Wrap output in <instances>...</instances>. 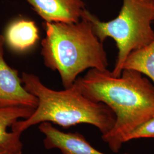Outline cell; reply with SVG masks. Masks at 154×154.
<instances>
[{"mask_svg":"<svg viewBox=\"0 0 154 154\" xmlns=\"http://www.w3.org/2000/svg\"><path fill=\"white\" fill-rule=\"evenodd\" d=\"M143 75L124 69L116 77L107 69H91L75 81L83 95L107 105L116 114L114 126L102 135L114 152L121 149L135 128L154 116V85Z\"/></svg>","mask_w":154,"mask_h":154,"instance_id":"1","label":"cell"},{"mask_svg":"<svg viewBox=\"0 0 154 154\" xmlns=\"http://www.w3.org/2000/svg\"><path fill=\"white\" fill-rule=\"evenodd\" d=\"M21 78L23 87L37 97L38 103L29 118L12 125L11 131L22 134L29 127L45 122L65 128L86 123L98 128L102 135L114 126L116 116L112 110L83 95L75 81L69 88L56 91L46 87L33 74L23 72Z\"/></svg>","mask_w":154,"mask_h":154,"instance_id":"2","label":"cell"},{"mask_svg":"<svg viewBox=\"0 0 154 154\" xmlns=\"http://www.w3.org/2000/svg\"><path fill=\"white\" fill-rule=\"evenodd\" d=\"M46 36L41 55L46 67L57 71L65 88L71 87L79 74L88 69H107L103 43L86 17L72 23L45 22Z\"/></svg>","mask_w":154,"mask_h":154,"instance_id":"3","label":"cell"},{"mask_svg":"<svg viewBox=\"0 0 154 154\" xmlns=\"http://www.w3.org/2000/svg\"><path fill=\"white\" fill-rule=\"evenodd\" d=\"M83 17L90 21L94 32L102 43L107 38L113 39L118 50L112 72L121 75L127 57L154 40L151 23L154 21V3L152 0H123L121 9L116 18L108 22L86 10Z\"/></svg>","mask_w":154,"mask_h":154,"instance_id":"4","label":"cell"},{"mask_svg":"<svg viewBox=\"0 0 154 154\" xmlns=\"http://www.w3.org/2000/svg\"><path fill=\"white\" fill-rule=\"evenodd\" d=\"M5 37L0 34V105L21 106L35 109L38 99L25 88L18 72L5 60Z\"/></svg>","mask_w":154,"mask_h":154,"instance_id":"5","label":"cell"},{"mask_svg":"<svg viewBox=\"0 0 154 154\" xmlns=\"http://www.w3.org/2000/svg\"><path fill=\"white\" fill-rule=\"evenodd\" d=\"M47 22H79L86 11L85 0H25Z\"/></svg>","mask_w":154,"mask_h":154,"instance_id":"6","label":"cell"},{"mask_svg":"<svg viewBox=\"0 0 154 154\" xmlns=\"http://www.w3.org/2000/svg\"><path fill=\"white\" fill-rule=\"evenodd\" d=\"M39 130L45 136L44 143L48 149H59L62 154H106L94 148L81 134L62 132L50 122L41 123Z\"/></svg>","mask_w":154,"mask_h":154,"instance_id":"7","label":"cell"},{"mask_svg":"<svg viewBox=\"0 0 154 154\" xmlns=\"http://www.w3.org/2000/svg\"><path fill=\"white\" fill-rule=\"evenodd\" d=\"M35 109L21 106L0 105V149L10 154H22L23 144L21 141V134L11 131L8 128L18 119H26L33 114Z\"/></svg>","mask_w":154,"mask_h":154,"instance_id":"8","label":"cell"},{"mask_svg":"<svg viewBox=\"0 0 154 154\" xmlns=\"http://www.w3.org/2000/svg\"><path fill=\"white\" fill-rule=\"evenodd\" d=\"M5 38L11 49L22 52L33 47L38 41V29L33 21L18 20L7 29Z\"/></svg>","mask_w":154,"mask_h":154,"instance_id":"9","label":"cell"},{"mask_svg":"<svg viewBox=\"0 0 154 154\" xmlns=\"http://www.w3.org/2000/svg\"><path fill=\"white\" fill-rule=\"evenodd\" d=\"M124 69L141 72L149 77L154 85V40L143 48L132 51L127 58Z\"/></svg>","mask_w":154,"mask_h":154,"instance_id":"10","label":"cell"},{"mask_svg":"<svg viewBox=\"0 0 154 154\" xmlns=\"http://www.w3.org/2000/svg\"><path fill=\"white\" fill-rule=\"evenodd\" d=\"M139 138H154V116L135 128L127 139V142Z\"/></svg>","mask_w":154,"mask_h":154,"instance_id":"11","label":"cell"},{"mask_svg":"<svg viewBox=\"0 0 154 154\" xmlns=\"http://www.w3.org/2000/svg\"><path fill=\"white\" fill-rule=\"evenodd\" d=\"M0 154H10L9 152H8L7 151H6L5 150H2L0 149Z\"/></svg>","mask_w":154,"mask_h":154,"instance_id":"12","label":"cell"},{"mask_svg":"<svg viewBox=\"0 0 154 154\" xmlns=\"http://www.w3.org/2000/svg\"><path fill=\"white\" fill-rule=\"evenodd\" d=\"M152 1H153V2H154V0H152Z\"/></svg>","mask_w":154,"mask_h":154,"instance_id":"13","label":"cell"}]
</instances>
